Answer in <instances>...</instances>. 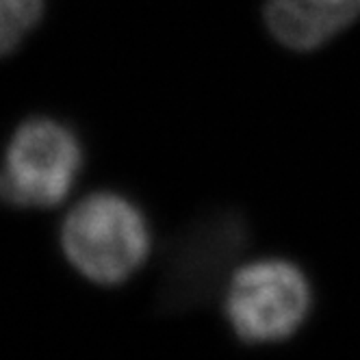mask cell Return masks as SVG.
Here are the masks:
<instances>
[{"label": "cell", "mask_w": 360, "mask_h": 360, "mask_svg": "<svg viewBox=\"0 0 360 360\" xmlns=\"http://www.w3.org/2000/svg\"><path fill=\"white\" fill-rule=\"evenodd\" d=\"M59 239L68 263L100 287H115L135 276L152 243L143 211L115 191H96L76 202Z\"/></svg>", "instance_id": "6da1fadb"}, {"label": "cell", "mask_w": 360, "mask_h": 360, "mask_svg": "<svg viewBox=\"0 0 360 360\" xmlns=\"http://www.w3.org/2000/svg\"><path fill=\"white\" fill-rule=\"evenodd\" d=\"M83 169V146L55 117L24 120L0 161V202L13 209H53L74 189Z\"/></svg>", "instance_id": "7a4b0ae2"}, {"label": "cell", "mask_w": 360, "mask_h": 360, "mask_svg": "<svg viewBox=\"0 0 360 360\" xmlns=\"http://www.w3.org/2000/svg\"><path fill=\"white\" fill-rule=\"evenodd\" d=\"M313 306L306 274L287 259L252 261L230 276L224 313L250 345L282 343L304 326Z\"/></svg>", "instance_id": "3957f363"}, {"label": "cell", "mask_w": 360, "mask_h": 360, "mask_svg": "<svg viewBox=\"0 0 360 360\" xmlns=\"http://www.w3.org/2000/svg\"><path fill=\"white\" fill-rule=\"evenodd\" d=\"M245 224L235 213L198 224L172 252L165 280L167 306H191L213 293L217 282L245 245Z\"/></svg>", "instance_id": "277c9868"}, {"label": "cell", "mask_w": 360, "mask_h": 360, "mask_svg": "<svg viewBox=\"0 0 360 360\" xmlns=\"http://www.w3.org/2000/svg\"><path fill=\"white\" fill-rule=\"evenodd\" d=\"M360 18V0H267L269 33L297 53H311Z\"/></svg>", "instance_id": "5b68a950"}, {"label": "cell", "mask_w": 360, "mask_h": 360, "mask_svg": "<svg viewBox=\"0 0 360 360\" xmlns=\"http://www.w3.org/2000/svg\"><path fill=\"white\" fill-rule=\"evenodd\" d=\"M46 0H0V59L24 44L44 18Z\"/></svg>", "instance_id": "8992f818"}]
</instances>
